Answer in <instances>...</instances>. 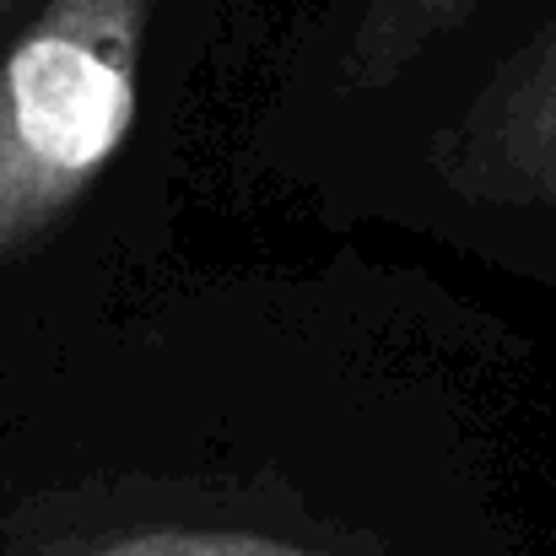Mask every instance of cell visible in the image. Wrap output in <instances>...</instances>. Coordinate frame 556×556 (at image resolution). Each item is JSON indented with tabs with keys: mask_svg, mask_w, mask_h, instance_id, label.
<instances>
[{
	"mask_svg": "<svg viewBox=\"0 0 556 556\" xmlns=\"http://www.w3.org/2000/svg\"><path fill=\"white\" fill-rule=\"evenodd\" d=\"M87 556H319L314 546L254 535V530H194V525H157V530H130L109 535Z\"/></svg>",
	"mask_w": 556,
	"mask_h": 556,
	"instance_id": "cell-4",
	"label": "cell"
},
{
	"mask_svg": "<svg viewBox=\"0 0 556 556\" xmlns=\"http://www.w3.org/2000/svg\"><path fill=\"white\" fill-rule=\"evenodd\" d=\"M481 5L486 0H368L346 43V81L352 87L400 81L432 43L465 27Z\"/></svg>",
	"mask_w": 556,
	"mask_h": 556,
	"instance_id": "cell-3",
	"label": "cell"
},
{
	"mask_svg": "<svg viewBox=\"0 0 556 556\" xmlns=\"http://www.w3.org/2000/svg\"><path fill=\"white\" fill-rule=\"evenodd\" d=\"M432 168L476 205H556V22L459 109L432 147Z\"/></svg>",
	"mask_w": 556,
	"mask_h": 556,
	"instance_id": "cell-2",
	"label": "cell"
},
{
	"mask_svg": "<svg viewBox=\"0 0 556 556\" xmlns=\"http://www.w3.org/2000/svg\"><path fill=\"white\" fill-rule=\"evenodd\" d=\"M5 11H11V0H0V16H5Z\"/></svg>",
	"mask_w": 556,
	"mask_h": 556,
	"instance_id": "cell-5",
	"label": "cell"
},
{
	"mask_svg": "<svg viewBox=\"0 0 556 556\" xmlns=\"http://www.w3.org/2000/svg\"><path fill=\"white\" fill-rule=\"evenodd\" d=\"M157 0H43L0 60V265L38 249L136 125Z\"/></svg>",
	"mask_w": 556,
	"mask_h": 556,
	"instance_id": "cell-1",
	"label": "cell"
}]
</instances>
